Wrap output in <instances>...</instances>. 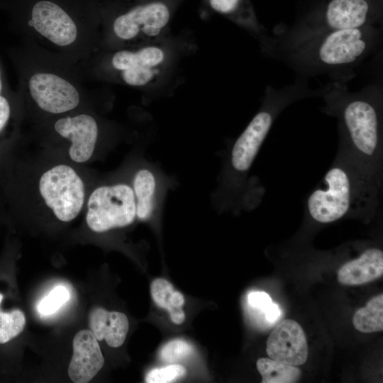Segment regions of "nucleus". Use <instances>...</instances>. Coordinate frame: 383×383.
<instances>
[{"label":"nucleus","mask_w":383,"mask_h":383,"mask_svg":"<svg viewBox=\"0 0 383 383\" xmlns=\"http://www.w3.org/2000/svg\"><path fill=\"white\" fill-rule=\"evenodd\" d=\"M382 40V24L374 25L318 33L265 54L288 65L296 77L326 74L331 82L347 83L366 60L379 53Z\"/></svg>","instance_id":"nucleus-1"},{"label":"nucleus","mask_w":383,"mask_h":383,"mask_svg":"<svg viewBox=\"0 0 383 383\" xmlns=\"http://www.w3.org/2000/svg\"><path fill=\"white\" fill-rule=\"evenodd\" d=\"M323 112L338 120L341 144L379 170L382 158L383 87L373 82L357 91L346 83L331 82L322 96Z\"/></svg>","instance_id":"nucleus-2"},{"label":"nucleus","mask_w":383,"mask_h":383,"mask_svg":"<svg viewBox=\"0 0 383 383\" xmlns=\"http://www.w3.org/2000/svg\"><path fill=\"white\" fill-rule=\"evenodd\" d=\"M340 150L325 174V189H315L307 200L309 215L319 223L335 221L356 210H375L378 204L379 170L343 144Z\"/></svg>","instance_id":"nucleus-3"},{"label":"nucleus","mask_w":383,"mask_h":383,"mask_svg":"<svg viewBox=\"0 0 383 383\" xmlns=\"http://www.w3.org/2000/svg\"><path fill=\"white\" fill-rule=\"evenodd\" d=\"M308 81L296 77L292 84L282 88L267 86L260 110L233 145L216 192L220 197H228L243 188L274 121L287 106L300 99L323 96L326 87L311 89Z\"/></svg>","instance_id":"nucleus-4"},{"label":"nucleus","mask_w":383,"mask_h":383,"mask_svg":"<svg viewBox=\"0 0 383 383\" xmlns=\"http://www.w3.org/2000/svg\"><path fill=\"white\" fill-rule=\"evenodd\" d=\"M382 14L383 0H319L290 26L274 27L262 50L266 53L318 33L382 25Z\"/></svg>","instance_id":"nucleus-5"},{"label":"nucleus","mask_w":383,"mask_h":383,"mask_svg":"<svg viewBox=\"0 0 383 383\" xmlns=\"http://www.w3.org/2000/svg\"><path fill=\"white\" fill-rule=\"evenodd\" d=\"M136 205L131 184L118 182L96 188L91 194L86 221L94 232L126 227L136 219Z\"/></svg>","instance_id":"nucleus-6"},{"label":"nucleus","mask_w":383,"mask_h":383,"mask_svg":"<svg viewBox=\"0 0 383 383\" xmlns=\"http://www.w3.org/2000/svg\"><path fill=\"white\" fill-rule=\"evenodd\" d=\"M116 12L112 29L123 41L157 36L169 23L177 0H131Z\"/></svg>","instance_id":"nucleus-7"},{"label":"nucleus","mask_w":383,"mask_h":383,"mask_svg":"<svg viewBox=\"0 0 383 383\" xmlns=\"http://www.w3.org/2000/svg\"><path fill=\"white\" fill-rule=\"evenodd\" d=\"M39 191L46 205L61 221L74 219L84 201V183L70 166L59 165L40 177Z\"/></svg>","instance_id":"nucleus-8"},{"label":"nucleus","mask_w":383,"mask_h":383,"mask_svg":"<svg viewBox=\"0 0 383 383\" xmlns=\"http://www.w3.org/2000/svg\"><path fill=\"white\" fill-rule=\"evenodd\" d=\"M28 24L35 33L59 48H70L79 37V28L72 16L58 3L38 0L30 9Z\"/></svg>","instance_id":"nucleus-9"},{"label":"nucleus","mask_w":383,"mask_h":383,"mask_svg":"<svg viewBox=\"0 0 383 383\" xmlns=\"http://www.w3.org/2000/svg\"><path fill=\"white\" fill-rule=\"evenodd\" d=\"M172 180L152 163H143L133 174L132 188L135 205L136 218L143 222L158 218L163 210L164 201Z\"/></svg>","instance_id":"nucleus-10"},{"label":"nucleus","mask_w":383,"mask_h":383,"mask_svg":"<svg viewBox=\"0 0 383 383\" xmlns=\"http://www.w3.org/2000/svg\"><path fill=\"white\" fill-rule=\"evenodd\" d=\"M29 94L38 106L50 113H62L74 109L80 95L70 80L56 73L36 72L28 79Z\"/></svg>","instance_id":"nucleus-11"},{"label":"nucleus","mask_w":383,"mask_h":383,"mask_svg":"<svg viewBox=\"0 0 383 383\" xmlns=\"http://www.w3.org/2000/svg\"><path fill=\"white\" fill-rule=\"evenodd\" d=\"M164 60L162 50L147 46L136 50L117 51L112 56L111 65L126 84L143 87L155 78Z\"/></svg>","instance_id":"nucleus-12"},{"label":"nucleus","mask_w":383,"mask_h":383,"mask_svg":"<svg viewBox=\"0 0 383 383\" xmlns=\"http://www.w3.org/2000/svg\"><path fill=\"white\" fill-rule=\"evenodd\" d=\"M266 351L276 361L295 366L303 365L308 357L305 333L296 321L286 319L271 333Z\"/></svg>","instance_id":"nucleus-13"},{"label":"nucleus","mask_w":383,"mask_h":383,"mask_svg":"<svg viewBox=\"0 0 383 383\" xmlns=\"http://www.w3.org/2000/svg\"><path fill=\"white\" fill-rule=\"evenodd\" d=\"M55 131L72 143L69 150L70 158L79 163L87 161L92 155L99 135V128L94 117L82 113L57 120Z\"/></svg>","instance_id":"nucleus-14"},{"label":"nucleus","mask_w":383,"mask_h":383,"mask_svg":"<svg viewBox=\"0 0 383 383\" xmlns=\"http://www.w3.org/2000/svg\"><path fill=\"white\" fill-rule=\"evenodd\" d=\"M73 355L68 374L74 383H87L97 374L104 364L98 340L90 330H82L72 342Z\"/></svg>","instance_id":"nucleus-15"},{"label":"nucleus","mask_w":383,"mask_h":383,"mask_svg":"<svg viewBox=\"0 0 383 383\" xmlns=\"http://www.w3.org/2000/svg\"><path fill=\"white\" fill-rule=\"evenodd\" d=\"M382 274L383 252L377 248H370L358 258L344 264L338 272V280L345 285H359L372 282Z\"/></svg>","instance_id":"nucleus-16"},{"label":"nucleus","mask_w":383,"mask_h":383,"mask_svg":"<svg viewBox=\"0 0 383 383\" xmlns=\"http://www.w3.org/2000/svg\"><path fill=\"white\" fill-rule=\"evenodd\" d=\"M90 331L97 340L105 339L109 346L118 348L126 338L129 328L127 316L121 312L95 308L89 315Z\"/></svg>","instance_id":"nucleus-17"},{"label":"nucleus","mask_w":383,"mask_h":383,"mask_svg":"<svg viewBox=\"0 0 383 383\" xmlns=\"http://www.w3.org/2000/svg\"><path fill=\"white\" fill-rule=\"evenodd\" d=\"M204 1L216 12L255 34L261 44L267 38L269 33L259 23L250 0Z\"/></svg>","instance_id":"nucleus-18"},{"label":"nucleus","mask_w":383,"mask_h":383,"mask_svg":"<svg viewBox=\"0 0 383 383\" xmlns=\"http://www.w3.org/2000/svg\"><path fill=\"white\" fill-rule=\"evenodd\" d=\"M358 331L370 333L383 330V295L372 298L367 305L357 310L353 319Z\"/></svg>","instance_id":"nucleus-19"},{"label":"nucleus","mask_w":383,"mask_h":383,"mask_svg":"<svg viewBox=\"0 0 383 383\" xmlns=\"http://www.w3.org/2000/svg\"><path fill=\"white\" fill-rule=\"evenodd\" d=\"M256 365L262 383H293L297 382L301 375V371L295 365L271 358H260Z\"/></svg>","instance_id":"nucleus-20"},{"label":"nucleus","mask_w":383,"mask_h":383,"mask_svg":"<svg viewBox=\"0 0 383 383\" xmlns=\"http://www.w3.org/2000/svg\"><path fill=\"white\" fill-rule=\"evenodd\" d=\"M4 294L0 292V345H4L18 337L26 326V316L19 309H2Z\"/></svg>","instance_id":"nucleus-21"},{"label":"nucleus","mask_w":383,"mask_h":383,"mask_svg":"<svg viewBox=\"0 0 383 383\" xmlns=\"http://www.w3.org/2000/svg\"><path fill=\"white\" fill-rule=\"evenodd\" d=\"M192 352L193 348L188 342L182 339H174L162 347L159 356L162 362L174 364L186 358Z\"/></svg>","instance_id":"nucleus-22"},{"label":"nucleus","mask_w":383,"mask_h":383,"mask_svg":"<svg viewBox=\"0 0 383 383\" xmlns=\"http://www.w3.org/2000/svg\"><path fill=\"white\" fill-rule=\"evenodd\" d=\"M186 368L179 364H170L167 366L150 370L145 380L148 383L172 382L185 376Z\"/></svg>","instance_id":"nucleus-23"},{"label":"nucleus","mask_w":383,"mask_h":383,"mask_svg":"<svg viewBox=\"0 0 383 383\" xmlns=\"http://www.w3.org/2000/svg\"><path fill=\"white\" fill-rule=\"evenodd\" d=\"M70 295L67 289L63 286L55 287L38 304L39 313L50 315L57 311L68 299Z\"/></svg>","instance_id":"nucleus-24"},{"label":"nucleus","mask_w":383,"mask_h":383,"mask_svg":"<svg viewBox=\"0 0 383 383\" xmlns=\"http://www.w3.org/2000/svg\"><path fill=\"white\" fill-rule=\"evenodd\" d=\"M174 289L172 284L165 279L157 278L150 285L151 297L154 302L160 308L172 311L170 299Z\"/></svg>","instance_id":"nucleus-25"},{"label":"nucleus","mask_w":383,"mask_h":383,"mask_svg":"<svg viewBox=\"0 0 383 383\" xmlns=\"http://www.w3.org/2000/svg\"><path fill=\"white\" fill-rule=\"evenodd\" d=\"M248 302L252 310L257 312L256 318L262 317L267 321L265 313L273 303L270 296L263 292H254L248 296Z\"/></svg>","instance_id":"nucleus-26"},{"label":"nucleus","mask_w":383,"mask_h":383,"mask_svg":"<svg viewBox=\"0 0 383 383\" xmlns=\"http://www.w3.org/2000/svg\"><path fill=\"white\" fill-rule=\"evenodd\" d=\"M10 116V106L7 99L0 95V132L6 124Z\"/></svg>","instance_id":"nucleus-27"},{"label":"nucleus","mask_w":383,"mask_h":383,"mask_svg":"<svg viewBox=\"0 0 383 383\" xmlns=\"http://www.w3.org/2000/svg\"><path fill=\"white\" fill-rule=\"evenodd\" d=\"M1 89H2V82H1V71H0V93L1 91Z\"/></svg>","instance_id":"nucleus-28"}]
</instances>
